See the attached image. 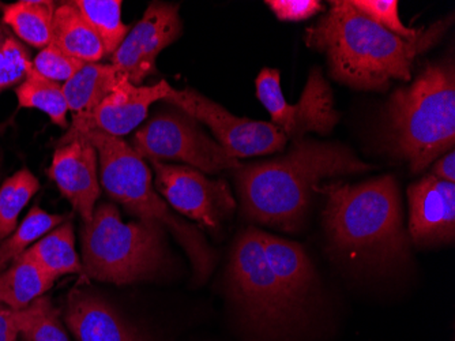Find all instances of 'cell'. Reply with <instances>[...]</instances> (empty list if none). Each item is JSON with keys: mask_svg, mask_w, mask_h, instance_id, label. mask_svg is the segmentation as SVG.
<instances>
[{"mask_svg": "<svg viewBox=\"0 0 455 341\" xmlns=\"http://www.w3.org/2000/svg\"><path fill=\"white\" fill-rule=\"evenodd\" d=\"M452 17L439 20L415 41L393 35L360 14L349 0L330 2V9L307 28V45L323 53L330 76L357 91L385 92L393 79L408 82L415 59L441 40Z\"/></svg>", "mask_w": 455, "mask_h": 341, "instance_id": "1", "label": "cell"}, {"mask_svg": "<svg viewBox=\"0 0 455 341\" xmlns=\"http://www.w3.org/2000/svg\"><path fill=\"white\" fill-rule=\"evenodd\" d=\"M326 197L322 220L327 250L334 260L362 271L395 272L411 257L395 176L363 183L319 186Z\"/></svg>", "mask_w": 455, "mask_h": 341, "instance_id": "2", "label": "cell"}, {"mask_svg": "<svg viewBox=\"0 0 455 341\" xmlns=\"http://www.w3.org/2000/svg\"><path fill=\"white\" fill-rule=\"evenodd\" d=\"M372 168L341 143L304 138L293 143L286 155L236 169L242 210L258 224L299 232L313 193L323 179Z\"/></svg>", "mask_w": 455, "mask_h": 341, "instance_id": "3", "label": "cell"}, {"mask_svg": "<svg viewBox=\"0 0 455 341\" xmlns=\"http://www.w3.org/2000/svg\"><path fill=\"white\" fill-rule=\"evenodd\" d=\"M383 145L423 173L455 146V70L452 61L428 63L420 76L391 94L383 110Z\"/></svg>", "mask_w": 455, "mask_h": 341, "instance_id": "4", "label": "cell"}, {"mask_svg": "<svg viewBox=\"0 0 455 341\" xmlns=\"http://www.w3.org/2000/svg\"><path fill=\"white\" fill-rule=\"evenodd\" d=\"M81 135L96 148L99 155L101 184L107 194L140 220L158 223L171 231L193 265L194 283L208 280L214 265L216 253L196 225L175 215L156 190L152 174L143 158L122 138L100 132L79 133L63 137L58 146Z\"/></svg>", "mask_w": 455, "mask_h": 341, "instance_id": "5", "label": "cell"}, {"mask_svg": "<svg viewBox=\"0 0 455 341\" xmlns=\"http://www.w3.org/2000/svg\"><path fill=\"white\" fill-rule=\"evenodd\" d=\"M82 273L126 286L155 280L170 269L165 228L155 222L124 223L114 204L100 205L81 231Z\"/></svg>", "mask_w": 455, "mask_h": 341, "instance_id": "6", "label": "cell"}, {"mask_svg": "<svg viewBox=\"0 0 455 341\" xmlns=\"http://www.w3.org/2000/svg\"><path fill=\"white\" fill-rule=\"evenodd\" d=\"M229 288L248 327L259 337H285L303 320L268 266L257 227L245 228L235 242Z\"/></svg>", "mask_w": 455, "mask_h": 341, "instance_id": "7", "label": "cell"}, {"mask_svg": "<svg viewBox=\"0 0 455 341\" xmlns=\"http://www.w3.org/2000/svg\"><path fill=\"white\" fill-rule=\"evenodd\" d=\"M132 146L142 158L160 163L181 161L206 174L242 166L204 132L198 120L178 109L156 115L138 130Z\"/></svg>", "mask_w": 455, "mask_h": 341, "instance_id": "8", "label": "cell"}, {"mask_svg": "<svg viewBox=\"0 0 455 341\" xmlns=\"http://www.w3.org/2000/svg\"><path fill=\"white\" fill-rule=\"evenodd\" d=\"M255 85L258 99L270 114L273 125L292 143L304 140L307 133L330 134L339 123L333 92L319 68L309 73L306 88L296 104H289L283 97L277 69H263Z\"/></svg>", "mask_w": 455, "mask_h": 341, "instance_id": "9", "label": "cell"}, {"mask_svg": "<svg viewBox=\"0 0 455 341\" xmlns=\"http://www.w3.org/2000/svg\"><path fill=\"white\" fill-rule=\"evenodd\" d=\"M164 101L208 126L214 140L231 158L273 155L281 152L288 138L273 123L239 118L224 107L193 89H173L171 86Z\"/></svg>", "mask_w": 455, "mask_h": 341, "instance_id": "10", "label": "cell"}, {"mask_svg": "<svg viewBox=\"0 0 455 341\" xmlns=\"http://www.w3.org/2000/svg\"><path fill=\"white\" fill-rule=\"evenodd\" d=\"M158 193L179 213L209 231H217L236 209L222 179H209L188 166L152 161Z\"/></svg>", "mask_w": 455, "mask_h": 341, "instance_id": "11", "label": "cell"}, {"mask_svg": "<svg viewBox=\"0 0 455 341\" xmlns=\"http://www.w3.org/2000/svg\"><path fill=\"white\" fill-rule=\"evenodd\" d=\"M183 32L179 4H149L142 20L130 29L114 55L111 65L135 86H142L147 77L156 73V61Z\"/></svg>", "mask_w": 455, "mask_h": 341, "instance_id": "12", "label": "cell"}, {"mask_svg": "<svg viewBox=\"0 0 455 341\" xmlns=\"http://www.w3.org/2000/svg\"><path fill=\"white\" fill-rule=\"evenodd\" d=\"M170 89L171 85L167 81L158 82L153 86H135L123 77L116 89L94 111L73 115V123L66 137L86 132L124 137L147 119L153 102L165 100Z\"/></svg>", "mask_w": 455, "mask_h": 341, "instance_id": "13", "label": "cell"}, {"mask_svg": "<svg viewBox=\"0 0 455 341\" xmlns=\"http://www.w3.org/2000/svg\"><path fill=\"white\" fill-rule=\"evenodd\" d=\"M409 238L420 248L451 245L455 238V184L429 175L408 189Z\"/></svg>", "mask_w": 455, "mask_h": 341, "instance_id": "14", "label": "cell"}, {"mask_svg": "<svg viewBox=\"0 0 455 341\" xmlns=\"http://www.w3.org/2000/svg\"><path fill=\"white\" fill-rule=\"evenodd\" d=\"M48 176L55 182L63 197L70 201L84 223L91 222L101 194L96 148L85 138L76 135L56 149Z\"/></svg>", "mask_w": 455, "mask_h": 341, "instance_id": "15", "label": "cell"}, {"mask_svg": "<svg viewBox=\"0 0 455 341\" xmlns=\"http://www.w3.org/2000/svg\"><path fill=\"white\" fill-rule=\"evenodd\" d=\"M65 322L76 341H148L102 297L76 287L66 302Z\"/></svg>", "mask_w": 455, "mask_h": 341, "instance_id": "16", "label": "cell"}, {"mask_svg": "<svg viewBox=\"0 0 455 341\" xmlns=\"http://www.w3.org/2000/svg\"><path fill=\"white\" fill-rule=\"evenodd\" d=\"M266 260L283 291L304 314L309 295L315 288L316 273L306 250L292 240L260 231Z\"/></svg>", "mask_w": 455, "mask_h": 341, "instance_id": "17", "label": "cell"}, {"mask_svg": "<svg viewBox=\"0 0 455 341\" xmlns=\"http://www.w3.org/2000/svg\"><path fill=\"white\" fill-rule=\"evenodd\" d=\"M51 45L85 63H99L107 55L104 45L74 2L56 6Z\"/></svg>", "mask_w": 455, "mask_h": 341, "instance_id": "18", "label": "cell"}, {"mask_svg": "<svg viewBox=\"0 0 455 341\" xmlns=\"http://www.w3.org/2000/svg\"><path fill=\"white\" fill-rule=\"evenodd\" d=\"M122 78V74L111 63H86L63 84L68 111L73 115H86L94 111L116 89Z\"/></svg>", "mask_w": 455, "mask_h": 341, "instance_id": "19", "label": "cell"}, {"mask_svg": "<svg viewBox=\"0 0 455 341\" xmlns=\"http://www.w3.org/2000/svg\"><path fill=\"white\" fill-rule=\"evenodd\" d=\"M41 271L58 280L65 274L82 273V261L76 250V233L71 222L63 223L20 254Z\"/></svg>", "mask_w": 455, "mask_h": 341, "instance_id": "20", "label": "cell"}, {"mask_svg": "<svg viewBox=\"0 0 455 341\" xmlns=\"http://www.w3.org/2000/svg\"><path fill=\"white\" fill-rule=\"evenodd\" d=\"M55 10L51 0H20L2 6V18L20 40L44 50L52 40Z\"/></svg>", "mask_w": 455, "mask_h": 341, "instance_id": "21", "label": "cell"}, {"mask_svg": "<svg viewBox=\"0 0 455 341\" xmlns=\"http://www.w3.org/2000/svg\"><path fill=\"white\" fill-rule=\"evenodd\" d=\"M55 280L41 271L35 263L20 257L0 273V302L12 310H24L36 299L44 296Z\"/></svg>", "mask_w": 455, "mask_h": 341, "instance_id": "22", "label": "cell"}, {"mask_svg": "<svg viewBox=\"0 0 455 341\" xmlns=\"http://www.w3.org/2000/svg\"><path fill=\"white\" fill-rule=\"evenodd\" d=\"M15 93L20 107L40 110L61 129L70 127L68 122V104L63 93V85L29 71Z\"/></svg>", "mask_w": 455, "mask_h": 341, "instance_id": "23", "label": "cell"}, {"mask_svg": "<svg viewBox=\"0 0 455 341\" xmlns=\"http://www.w3.org/2000/svg\"><path fill=\"white\" fill-rule=\"evenodd\" d=\"M76 9L88 20L101 40L107 55L115 51L129 35V25L123 24L120 0H76Z\"/></svg>", "mask_w": 455, "mask_h": 341, "instance_id": "24", "label": "cell"}, {"mask_svg": "<svg viewBox=\"0 0 455 341\" xmlns=\"http://www.w3.org/2000/svg\"><path fill=\"white\" fill-rule=\"evenodd\" d=\"M66 222L68 216L65 215H51L37 205L33 207L27 217L15 228L14 232L7 240L0 242V271L9 264V261L20 257V254L27 251L33 243Z\"/></svg>", "mask_w": 455, "mask_h": 341, "instance_id": "25", "label": "cell"}, {"mask_svg": "<svg viewBox=\"0 0 455 341\" xmlns=\"http://www.w3.org/2000/svg\"><path fill=\"white\" fill-rule=\"evenodd\" d=\"M40 182L24 168L7 179L0 187V242L14 232L18 216L28 202L37 193Z\"/></svg>", "mask_w": 455, "mask_h": 341, "instance_id": "26", "label": "cell"}, {"mask_svg": "<svg viewBox=\"0 0 455 341\" xmlns=\"http://www.w3.org/2000/svg\"><path fill=\"white\" fill-rule=\"evenodd\" d=\"M20 336L24 341H70L63 329L58 310L47 296L38 297L24 309Z\"/></svg>", "mask_w": 455, "mask_h": 341, "instance_id": "27", "label": "cell"}, {"mask_svg": "<svg viewBox=\"0 0 455 341\" xmlns=\"http://www.w3.org/2000/svg\"><path fill=\"white\" fill-rule=\"evenodd\" d=\"M32 69V59L20 41L0 27V92L20 84Z\"/></svg>", "mask_w": 455, "mask_h": 341, "instance_id": "28", "label": "cell"}, {"mask_svg": "<svg viewBox=\"0 0 455 341\" xmlns=\"http://www.w3.org/2000/svg\"><path fill=\"white\" fill-rule=\"evenodd\" d=\"M350 4L375 24L400 36L408 41H415L423 35L424 29H411L405 27L398 14L397 0H349Z\"/></svg>", "mask_w": 455, "mask_h": 341, "instance_id": "29", "label": "cell"}, {"mask_svg": "<svg viewBox=\"0 0 455 341\" xmlns=\"http://www.w3.org/2000/svg\"><path fill=\"white\" fill-rule=\"evenodd\" d=\"M85 65V61L70 58L59 51L55 45H50L36 56L30 71L50 81L66 84Z\"/></svg>", "mask_w": 455, "mask_h": 341, "instance_id": "30", "label": "cell"}, {"mask_svg": "<svg viewBox=\"0 0 455 341\" xmlns=\"http://www.w3.org/2000/svg\"><path fill=\"white\" fill-rule=\"evenodd\" d=\"M266 4L281 20H308L323 10L318 0H267Z\"/></svg>", "mask_w": 455, "mask_h": 341, "instance_id": "31", "label": "cell"}, {"mask_svg": "<svg viewBox=\"0 0 455 341\" xmlns=\"http://www.w3.org/2000/svg\"><path fill=\"white\" fill-rule=\"evenodd\" d=\"M24 310H12L0 302V341H18Z\"/></svg>", "mask_w": 455, "mask_h": 341, "instance_id": "32", "label": "cell"}, {"mask_svg": "<svg viewBox=\"0 0 455 341\" xmlns=\"http://www.w3.org/2000/svg\"><path fill=\"white\" fill-rule=\"evenodd\" d=\"M431 175L441 181L455 183V153L450 150L449 153L439 158L435 166H432Z\"/></svg>", "mask_w": 455, "mask_h": 341, "instance_id": "33", "label": "cell"}]
</instances>
